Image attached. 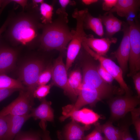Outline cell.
<instances>
[{
    "label": "cell",
    "instance_id": "obj_27",
    "mask_svg": "<svg viewBox=\"0 0 140 140\" xmlns=\"http://www.w3.org/2000/svg\"><path fill=\"white\" fill-rule=\"evenodd\" d=\"M132 123L136 130L137 140H140V109L135 108L131 112Z\"/></svg>",
    "mask_w": 140,
    "mask_h": 140
},
{
    "label": "cell",
    "instance_id": "obj_11",
    "mask_svg": "<svg viewBox=\"0 0 140 140\" xmlns=\"http://www.w3.org/2000/svg\"><path fill=\"white\" fill-rule=\"evenodd\" d=\"M122 31L123 33L122 39L117 50L112 53L116 59L119 66L123 73L128 68V64L130 52L129 38V26L128 23L123 22Z\"/></svg>",
    "mask_w": 140,
    "mask_h": 140
},
{
    "label": "cell",
    "instance_id": "obj_9",
    "mask_svg": "<svg viewBox=\"0 0 140 140\" xmlns=\"http://www.w3.org/2000/svg\"><path fill=\"white\" fill-rule=\"evenodd\" d=\"M140 100L138 97L126 95L114 99L110 104L111 118L118 120L131 112L139 104Z\"/></svg>",
    "mask_w": 140,
    "mask_h": 140
},
{
    "label": "cell",
    "instance_id": "obj_44",
    "mask_svg": "<svg viewBox=\"0 0 140 140\" xmlns=\"http://www.w3.org/2000/svg\"><path fill=\"white\" fill-rule=\"evenodd\" d=\"M4 1V0H0V7H1Z\"/></svg>",
    "mask_w": 140,
    "mask_h": 140
},
{
    "label": "cell",
    "instance_id": "obj_40",
    "mask_svg": "<svg viewBox=\"0 0 140 140\" xmlns=\"http://www.w3.org/2000/svg\"><path fill=\"white\" fill-rule=\"evenodd\" d=\"M44 2V1L43 0H32L31 4V7L37 9L39 4L40 5Z\"/></svg>",
    "mask_w": 140,
    "mask_h": 140
},
{
    "label": "cell",
    "instance_id": "obj_21",
    "mask_svg": "<svg viewBox=\"0 0 140 140\" xmlns=\"http://www.w3.org/2000/svg\"><path fill=\"white\" fill-rule=\"evenodd\" d=\"M68 81L69 86L77 97L82 82V75L80 69L78 68L72 71L69 75Z\"/></svg>",
    "mask_w": 140,
    "mask_h": 140
},
{
    "label": "cell",
    "instance_id": "obj_6",
    "mask_svg": "<svg viewBox=\"0 0 140 140\" xmlns=\"http://www.w3.org/2000/svg\"><path fill=\"white\" fill-rule=\"evenodd\" d=\"M19 91L18 97L0 111V116H20L30 113L34 105L33 94L26 89Z\"/></svg>",
    "mask_w": 140,
    "mask_h": 140
},
{
    "label": "cell",
    "instance_id": "obj_26",
    "mask_svg": "<svg viewBox=\"0 0 140 140\" xmlns=\"http://www.w3.org/2000/svg\"><path fill=\"white\" fill-rule=\"evenodd\" d=\"M100 125L98 123H96L94 130L90 133L84 136L80 140H107L101 134L102 132Z\"/></svg>",
    "mask_w": 140,
    "mask_h": 140
},
{
    "label": "cell",
    "instance_id": "obj_17",
    "mask_svg": "<svg viewBox=\"0 0 140 140\" xmlns=\"http://www.w3.org/2000/svg\"><path fill=\"white\" fill-rule=\"evenodd\" d=\"M8 122V130L4 140H13L24 123L31 117L30 114L23 116L6 115Z\"/></svg>",
    "mask_w": 140,
    "mask_h": 140
},
{
    "label": "cell",
    "instance_id": "obj_3",
    "mask_svg": "<svg viewBox=\"0 0 140 140\" xmlns=\"http://www.w3.org/2000/svg\"><path fill=\"white\" fill-rule=\"evenodd\" d=\"M18 72L19 80L26 89L33 94L37 87L39 75L45 67L44 60L40 58L30 59L24 63Z\"/></svg>",
    "mask_w": 140,
    "mask_h": 140
},
{
    "label": "cell",
    "instance_id": "obj_34",
    "mask_svg": "<svg viewBox=\"0 0 140 140\" xmlns=\"http://www.w3.org/2000/svg\"><path fill=\"white\" fill-rule=\"evenodd\" d=\"M117 0H104L102 4L103 10L110 11L116 5Z\"/></svg>",
    "mask_w": 140,
    "mask_h": 140
},
{
    "label": "cell",
    "instance_id": "obj_37",
    "mask_svg": "<svg viewBox=\"0 0 140 140\" xmlns=\"http://www.w3.org/2000/svg\"><path fill=\"white\" fill-rule=\"evenodd\" d=\"M11 2H14L20 5L22 8L23 11L28 5V1L27 0H11Z\"/></svg>",
    "mask_w": 140,
    "mask_h": 140
},
{
    "label": "cell",
    "instance_id": "obj_4",
    "mask_svg": "<svg viewBox=\"0 0 140 140\" xmlns=\"http://www.w3.org/2000/svg\"><path fill=\"white\" fill-rule=\"evenodd\" d=\"M129 26L130 52L128 63L129 77L132 76L140 69V28L137 21H128Z\"/></svg>",
    "mask_w": 140,
    "mask_h": 140
},
{
    "label": "cell",
    "instance_id": "obj_7",
    "mask_svg": "<svg viewBox=\"0 0 140 140\" xmlns=\"http://www.w3.org/2000/svg\"><path fill=\"white\" fill-rule=\"evenodd\" d=\"M78 96L74 104L68 105L63 108L62 114L80 109L87 104L93 106L98 102L106 97L96 89L83 82Z\"/></svg>",
    "mask_w": 140,
    "mask_h": 140
},
{
    "label": "cell",
    "instance_id": "obj_2",
    "mask_svg": "<svg viewBox=\"0 0 140 140\" xmlns=\"http://www.w3.org/2000/svg\"><path fill=\"white\" fill-rule=\"evenodd\" d=\"M57 17L50 23L42 24L40 45L46 51L56 50L62 53L72 39L75 30L68 25L67 14L65 10L60 9Z\"/></svg>",
    "mask_w": 140,
    "mask_h": 140
},
{
    "label": "cell",
    "instance_id": "obj_42",
    "mask_svg": "<svg viewBox=\"0 0 140 140\" xmlns=\"http://www.w3.org/2000/svg\"><path fill=\"white\" fill-rule=\"evenodd\" d=\"M10 2H11L10 0H4V1L2 5L1 8L0 9V16L4 8L8 4L10 3Z\"/></svg>",
    "mask_w": 140,
    "mask_h": 140
},
{
    "label": "cell",
    "instance_id": "obj_24",
    "mask_svg": "<svg viewBox=\"0 0 140 140\" xmlns=\"http://www.w3.org/2000/svg\"><path fill=\"white\" fill-rule=\"evenodd\" d=\"M115 17L113 13L107 12L103 15H100L99 16L101 20L102 24L105 27L108 37H112L114 35L113 27Z\"/></svg>",
    "mask_w": 140,
    "mask_h": 140
},
{
    "label": "cell",
    "instance_id": "obj_33",
    "mask_svg": "<svg viewBox=\"0 0 140 140\" xmlns=\"http://www.w3.org/2000/svg\"><path fill=\"white\" fill-rule=\"evenodd\" d=\"M132 78L135 89L138 94V97L140 96V72L139 71L134 75Z\"/></svg>",
    "mask_w": 140,
    "mask_h": 140
},
{
    "label": "cell",
    "instance_id": "obj_43",
    "mask_svg": "<svg viewBox=\"0 0 140 140\" xmlns=\"http://www.w3.org/2000/svg\"><path fill=\"white\" fill-rule=\"evenodd\" d=\"M98 1L97 0H83L82 2L86 5H89L96 3Z\"/></svg>",
    "mask_w": 140,
    "mask_h": 140
},
{
    "label": "cell",
    "instance_id": "obj_25",
    "mask_svg": "<svg viewBox=\"0 0 140 140\" xmlns=\"http://www.w3.org/2000/svg\"><path fill=\"white\" fill-rule=\"evenodd\" d=\"M52 66L51 64L48 65L41 72L37 81V87L46 85L52 79Z\"/></svg>",
    "mask_w": 140,
    "mask_h": 140
},
{
    "label": "cell",
    "instance_id": "obj_36",
    "mask_svg": "<svg viewBox=\"0 0 140 140\" xmlns=\"http://www.w3.org/2000/svg\"><path fill=\"white\" fill-rule=\"evenodd\" d=\"M122 130V140H134L127 128H124Z\"/></svg>",
    "mask_w": 140,
    "mask_h": 140
},
{
    "label": "cell",
    "instance_id": "obj_8",
    "mask_svg": "<svg viewBox=\"0 0 140 140\" xmlns=\"http://www.w3.org/2000/svg\"><path fill=\"white\" fill-rule=\"evenodd\" d=\"M82 46L85 50L94 59L97 61L119 83L121 90L126 95H130V90L123 78V73L120 67L112 60L103 56L99 55L90 48L83 42Z\"/></svg>",
    "mask_w": 140,
    "mask_h": 140
},
{
    "label": "cell",
    "instance_id": "obj_12",
    "mask_svg": "<svg viewBox=\"0 0 140 140\" xmlns=\"http://www.w3.org/2000/svg\"><path fill=\"white\" fill-rule=\"evenodd\" d=\"M117 40V39L115 37L98 38L89 34L83 39V42L97 54L104 56L108 51L111 44L116 43Z\"/></svg>",
    "mask_w": 140,
    "mask_h": 140
},
{
    "label": "cell",
    "instance_id": "obj_32",
    "mask_svg": "<svg viewBox=\"0 0 140 140\" xmlns=\"http://www.w3.org/2000/svg\"><path fill=\"white\" fill-rule=\"evenodd\" d=\"M20 90L15 88L0 89V102L15 92Z\"/></svg>",
    "mask_w": 140,
    "mask_h": 140
},
{
    "label": "cell",
    "instance_id": "obj_28",
    "mask_svg": "<svg viewBox=\"0 0 140 140\" xmlns=\"http://www.w3.org/2000/svg\"><path fill=\"white\" fill-rule=\"evenodd\" d=\"M52 85H45L37 87L33 94L34 97L41 100L44 98L50 92Z\"/></svg>",
    "mask_w": 140,
    "mask_h": 140
},
{
    "label": "cell",
    "instance_id": "obj_20",
    "mask_svg": "<svg viewBox=\"0 0 140 140\" xmlns=\"http://www.w3.org/2000/svg\"><path fill=\"white\" fill-rule=\"evenodd\" d=\"M102 133L105 135L107 140H122V130L114 127L111 122L100 125Z\"/></svg>",
    "mask_w": 140,
    "mask_h": 140
},
{
    "label": "cell",
    "instance_id": "obj_10",
    "mask_svg": "<svg viewBox=\"0 0 140 140\" xmlns=\"http://www.w3.org/2000/svg\"><path fill=\"white\" fill-rule=\"evenodd\" d=\"M67 72L62 55H60L52 65L51 84L61 88L66 94L73 100H75L76 97L68 84Z\"/></svg>",
    "mask_w": 140,
    "mask_h": 140
},
{
    "label": "cell",
    "instance_id": "obj_41",
    "mask_svg": "<svg viewBox=\"0 0 140 140\" xmlns=\"http://www.w3.org/2000/svg\"><path fill=\"white\" fill-rule=\"evenodd\" d=\"M62 8L61 9L65 10V8L67 5L71 3V1L69 0H60L59 1Z\"/></svg>",
    "mask_w": 140,
    "mask_h": 140
},
{
    "label": "cell",
    "instance_id": "obj_22",
    "mask_svg": "<svg viewBox=\"0 0 140 140\" xmlns=\"http://www.w3.org/2000/svg\"><path fill=\"white\" fill-rule=\"evenodd\" d=\"M9 88L26 89L19 80L13 79L6 74H0V89Z\"/></svg>",
    "mask_w": 140,
    "mask_h": 140
},
{
    "label": "cell",
    "instance_id": "obj_31",
    "mask_svg": "<svg viewBox=\"0 0 140 140\" xmlns=\"http://www.w3.org/2000/svg\"><path fill=\"white\" fill-rule=\"evenodd\" d=\"M8 128V122L6 116H0V140H4Z\"/></svg>",
    "mask_w": 140,
    "mask_h": 140
},
{
    "label": "cell",
    "instance_id": "obj_23",
    "mask_svg": "<svg viewBox=\"0 0 140 140\" xmlns=\"http://www.w3.org/2000/svg\"><path fill=\"white\" fill-rule=\"evenodd\" d=\"M39 10L42 24H46L52 22L53 10L52 5L44 2L40 5Z\"/></svg>",
    "mask_w": 140,
    "mask_h": 140
},
{
    "label": "cell",
    "instance_id": "obj_13",
    "mask_svg": "<svg viewBox=\"0 0 140 140\" xmlns=\"http://www.w3.org/2000/svg\"><path fill=\"white\" fill-rule=\"evenodd\" d=\"M40 104L37 107L33 108L30 113L35 120H41L39 125L43 130L46 129L47 121L53 122L54 119L53 110L51 107V102L45 98L41 100Z\"/></svg>",
    "mask_w": 140,
    "mask_h": 140
},
{
    "label": "cell",
    "instance_id": "obj_16",
    "mask_svg": "<svg viewBox=\"0 0 140 140\" xmlns=\"http://www.w3.org/2000/svg\"><path fill=\"white\" fill-rule=\"evenodd\" d=\"M90 128V125L81 126L72 120L66 125L62 131L59 133L58 137L60 139L63 140H80L85 136V131Z\"/></svg>",
    "mask_w": 140,
    "mask_h": 140
},
{
    "label": "cell",
    "instance_id": "obj_18",
    "mask_svg": "<svg viewBox=\"0 0 140 140\" xmlns=\"http://www.w3.org/2000/svg\"><path fill=\"white\" fill-rule=\"evenodd\" d=\"M140 4L139 0H117L115 6L107 12H116L118 16L125 17L130 11L138 10Z\"/></svg>",
    "mask_w": 140,
    "mask_h": 140
},
{
    "label": "cell",
    "instance_id": "obj_1",
    "mask_svg": "<svg viewBox=\"0 0 140 140\" xmlns=\"http://www.w3.org/2000/svg\"><path fill=\"white\" fill-rule=\"evenodd\" d=\"M37 11V9L31 8L15 16L10 15L5 35L7 40L15 45L40 44L42 24Z\"/></svg>",
    "mask_w": 140,
    "mask_h": 140
},
{
    "label": "cell",
    "instance_id": "obj_15",
    "mask_svg": "<svg viewBox=\"0 0 140 140\" xmlns=\"http://www.w3.org/2000/svg\"><path fill=\"white\" fill-rule=\"evenodd\" d=\"M18 55L16 50L6 46H0V74H6L13 69Z\"/></svg>",
    "mask_w": 140,
    "mask_h": 140
},
{
    "label": "cell",
    "instance_id": "obj_38",
    "mask_svg": "<svg viewBox=\"0 0 140 140\" xmlns=\"http://www.w3.org/2000/svg\"><path fill=\"white\" fill-rule=\"evenodd\" d=\"M10 16H9L6 19L0 28V37L2 34L6 30L10 20Z\"/></svg>",
    "mask_w": 140,
    "mask_h": 140
},
{
    "label": "cell",
    "instance_id": "obj_19",
    "mask_svg": "<svg viewBox=\"0 0 140 140\" xmlns=\"http://www.w3.org/2000/svg\"><path fill=\"white\" fill-rule=\"evenodd\" d=\"M84 29H90L96 34L102 37L104 34L103 24L101 19L99 17L93 16L87 10L83 21Z\"/></svg>",
    "mask_w": 140,
    "mask_h": 140
},
{
    "label": "cell",
    "instance_id": "obj_30",
    "mask_svg": "<svg viewBox=\"0 0 140 140\" xmlns=\"http://www.w3.org/2000/svg\"><path fill=\"white\" fill-rule=\"evenodd\" d=\"M97 69L102 79L106 83L112 85L114 79L108 71L100 64L97 66Z\"/></svg>",
    "mask_w": 140,
    "mask_h": 140
},
{
    "label": "cell",
    "instance_id": "obj_35",
    "mask_svg": "<svg viewBox=\"0 0 140 140\" xmlns=\"http://www.w3.org/2000/svg\"><path fill=\"white\" fill-rule=\"evenodd\" d=\"M123 22L116 17H115L113 23V31L114 35L120 31L121 30Z\"/></svg>",
    "mask_w": 140,
    "mask_h": 140
},
{
    "label": "cell",
    "instance_id": "obj_39",
    "mask_svg": "<svg viewBox=\"0 0 140 140\" xmlns=\"http://www.w3.org/2000/svg\"><path fill=\"white\" fill-rule=\"evenodd\" d=\"M41 137L42 140H52L50 136L49 131L46 129L43 130Z\"/></svg>",
    "mask_w": 140,
    "mask_h": 140
},
{
    "label": "cell",
    "instance_id": "obj_5",
    "mask_svg": "<svg viewBox=\"0 0 140 140\" xmlns=\"http://www.w3.org/2000/svg\"><path fill=\"white\" fill-rule=\"evenodd\" d=\"M82 69V82L96 89L106 97L114 92L115 88L112 85L105 82L99 74L97 65L91 60L83 63Z\"/></svg>",
    "mask_w": 140,
    "mask_h": 140
},
{
    "label": "cell",
    "instance_id": "obj_14",
    "mask_svg": "<svg viewBox=\"0 0 140 140\" xmlns=\"http://www.w3.org/2000/svg\"><path fill=\"white\" fill-rule=\"evenodd\" d=\"M62 115L60 118L61 121L70 118L76 122L81 123L86 125H90L95 123L100 118L98 114L87 108L74 110Z\"/></svg>",
    "mask_w": 140,
    "mask_h": 140
},
{
    "label": "cell",
    "instance_id": "obj_29",
    "mask_svg": "<svg viewBox=\"0 0 140 140\" xmlns=\"http://www.w3.org/2000/svg\"><path fill=\"white\" fill-rule=\"evenodd\" d=\"M13 140H42L40 135L30 132H19Z\"/></svg>",
    "mask_w": 140,
    "mask_h": 140
}]
</instances>
